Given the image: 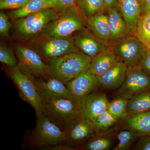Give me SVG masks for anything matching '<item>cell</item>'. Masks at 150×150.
Returning a JSON list of instances; mask_svg holds the SVG:
<instances>
[{
	"label": "cell",
	"instance_id": "1",
	"mask_svg": "<svg viewBox=\"0 0 150 150\" xmlns=\"http://www.w3.org/2000/svg\"><path fill=\"white\" fill-rule=\"evenodd\" d=\"M91 58L79 51L49 59L48 75L67 83L79 75L89 71Z\"/></svg>",
	"mask_w": 150,
	"mask_h": 150
},
{
	"label": "cell",
	"instance_id": "2",
	"mask_svg": "<svg viewBox=\"0 0 150 150\" xmlns=\"http://www.w3.org/2000/svg\"><path fill=\"white\" fill-rule=\"evenodd\" d=\"M87 18L76 6L66 8L57 18L48 23L40 32L43 37H64L85 30Z\"/></svg>",
	"mask_w": 150,
	"mask_h": 150
},
{
	"label": "cell",
	"instance_id": "3",
	"mask_svg": "<svg viewBox=\"0 0 150 150\" xmlns=\"http://www.w3.org/2000/svg\"><path fill=\"white\" fill-rule=\"evenodd\" d=\"M65 8L45 9L15 20L14 28L18 34L23 38L31 37L41 30L48 23L57 18Z\"/></svg>",
	"mask_w": 150,
	"mask_h": 150
},
{
	"label": "cell",
	"instance_id": "4",
	"mask_svg": "<svg viewBox=\"0 0 150 150\" xmlns=\"http://www.w3.org/2000/svg\"><path fill=\"white\" fill-rule=\"evenodd\" d=\"M110 49L119 62L128 68L139 65L148 49L136 35H128L111 42Z\"/></svg>",
	"mask_w": 150,
	"mask_h": 150
},
{
	"label": "cell",
	"instance_id": "5",
	"mask_svg": "<svg viewBox=\"0 0 150 150\" xmlns=\"http://www.w3.org/2000/svg\"><path fill=\"white\" fill-rule=\"evenodd\" d=\"M43 112L62 121H73L81 116V105L71 98H43Z\"/></svg>",
	"mask_w": 150,
	"mask_h": 150
},
{
	"label": "cell",
	"instance_id": "6",
	"mask_svg": "<svg viewBox=\"0 0 150 150\" xmlns=\"http://www.w3.org/2000/svg\"><path fill=\"white\" fill-rule=\"evenodd\" d=\"M34 131L35 141L38 146L52 147L67 140L66 131H62L43 112L37 113Z\"/></svg>",
	"mask_w": 150,
	"mask_h": 150
},
{
	"label": "cell",
	"instance_id": "7",
	"mask_svg": "<svg viewBox=\"0 0 150 150\" xmlns=\"http://www.w3.org/2000/svg\"><path fill=\"white\" fill-rule=\"evenodd\" d=\"M10 75L25 100L35 109L36 114L43 112V101L33 77L22 71L18 67L11 69Z\"/></svg>",
	"mask_w": 150,
	"mask_h": 150
},
{
	"label": "cell",
	"instance_id": "8",
	"mask_svg": "<svg viewBox=\"0 0 150 150\" xmlns=\"http://www.w3.org/2000/svg\"><path fill=\"white\" fill-rule=\"evenodd\" d=\"M18 59V68L32 77H44L48 75V67L37 52L31 48L22 45L16 47Z\"/></svg>",
	"mask_w": 150,
	"mask_h": 150
},
{
	"label": "cell",
	"instance_id": "9",
	"mask_svg": "<svg viewBox=\"0 0 150 150\" xmlns=\"http://www.w3.org/2000/svg\"><path fill=\"white\" fill-rule=\"evenodd\" d=\"M119 88L120 96L129 99L138 93L150 89V76L140 65L129 67L124 82Z\"/></svg>",
	"mask_w": 150,
	"mask_h": 150
},
{
	"label": "cell",
	"instance_id": "10",
	"mask_svg": "<svg viewBox=\"0 0 150 150\" xmlns=\"http://www.w3.org/2000/svg\"><path fill=\"white\" fill-rule=\"evenodd\" d=\"M40 43L39 50L48 60L80 51L71 36L64 37H46Z\"/></svg>",
	"mask_w": 150,
	"mask_h": 150
},
{
	"label": "cell",
	"instance_id": "11",
	"mask_svg": "<svg viewBox=\"0 0 150 150\" xmlns=\"http://www.w3.org/2000/svg\"><path fill=\"white\" fill-rule=\"evenodd\" d=\"M98 85L97 77L88 71L70 81L66 85L73 99L81 105Z\"/></svg>",
	"mask_w": 150,
	"mask_h": 150
},
{
	"label": "cell",
	"instance_id": "12",
	"mask_svg": "<svg viewBox=\"0 0 150 150\" xmlns=\"http://www.w3.org/2000/svg\"><path fill=\"white\" fill-rule=\"evenodd\" d=\"M116 7L123 16L130 35H135L142 13L140 0H116Z\"/></svg>",
	"mask_w": 150,
	"mask_h": 150
},
{
	"label": "cell",
	"instance_id": "13",
	"mask_svg": "<svg viewBox=\"0 0 150 150\" xmlns=\"http://www.w3.org/2000/svg\"><path fill=\"white\" fill-rule=\"evenodd\" d=\"M74 40L78 49L91 58L110 48V45L88 31L81 33L74 38Z\"/></svg>",
	"mask_w": 150,
	"mask_h": 150
},
{
	"label": "cell",
	"instance_id": "14",
	"mask_svg": "<svg viewBox=\"0 0 150 150\" xmlns=\"http://www.w3.org/2000/svg\"><path fill=\"white\" fill-rule=\"evenodd\" d=\"M109 102L104 94L91 93L82 103L81 116L92 121L107 110Z\"/></svg>",
	"mask_w": 150,
	"mask_h": 150
},
{
	"label": "cell",
	"instance_id": "15",
	"mask_svg": "<svg viewBox=\"0 0 150 150\" xmlns=\"http://www.w3.org/2000/svg\"><path fill=\"white\" fill-rule=\"evenodd\" d=\"M46 80H35L34 81L41 98H72L65 84L60 80L49 76Z\"/></svg>",
	"mask_w": 150,
	"mask_h": 150
},
{
	"label": "cell",
	"instance_id": "16",
	"mask_svg": "<svg viewBox=\"0 0 150 150\" xmlns=\"http://www.w3.org/2000/svg\"><path fill=\"white\" fill-rule=\"evenodd\" d=\"M128 67L118 62L106 72L97 77L99 84L107 89L120 88L125 80Z\"/></svg>",
	"mask_w": 150,
	"mask_h": 150
},
{
	"label": "cell",
	"instance_id": "17",
	"mask_svg": "<svg viewBox=\"0 0 150 150\" xmlns=\"http://www.w3.org/2000/svg\"><path fill=\"white\" fill-rule=\"evenodd\" d=\"M106 12L111 42L119 40L130 34L125 21L116 7L108 8Z\"/></svg>",
	"mask_w": 150,
	"mask_h": 150
},
{
	"label": "cell",
	"instance_id": "18",
	"mask_svg": "<svg viewBox=\"0 0 150 150\" xmlns=\"http://www.w3.org/2000/svg\"><path fill=\"white\" fill-rule=\"evenodd\" d=\"M87 22L94 35L110 45V33L107 15L105 13L95 15L87 18Z\"/></svg>",
	"mask_w": 150,
	"mask_h": 150
},
{
	"label": "cell",
	"instance_id": "19",
	"mask_svg": "<svg viewBox=\"0 0 150 150\" xmlns=\"http://www.w3.org/2000/svg\"><path fill=\"white\" fill-rule=\"evenodd\" d=\"M118 62L110 47L91 58L89 71L97 77L106 72Z\"/></svg>",
	"mask_w": 150,
	"mask_h": 150
},
{
	"label": "cell",
	"instance_id": "20",
	"mask_svg": "<svg viewBox=\"0 0 150 150\" xmlns=\"http://www.w3.org/2000/svg\"><path fill=\"white\" fill-rule=\"evenodd\" d=\"M95 129L92 122L81 116V119L71 126L67 132V140L79 142L86 139L93 134Z\"/></svg>",
	"mask_w": 150,
	"mask_h": 150
},
{
	"label": "cell",
	"instance_id": "21",
	"mask_svg": "<svg viewBox=\"0 0 150 150\" xmlns=\"http://www.w3.org/2000/svg\"><path fill=\"white\" fill-rule=\"evenodd\" d=\"M53 8H57L54 0H30L23 7L11 11L8 15L11 18L16 20L38 11Z\"/></svg>",
	"mask_w": 150,
	"mask_h": 150
},
{
	"label": "cell",
	"instance_id": "22",
	"mask_svg": "<svg viewBox=\"0 0 150 150\" xmlns=\"http://www.w3.org/2000/svg\"><path fill=\"white\" fill-rule=\"evenodd\" d=\"M150 89L138 93L129 99L127 112L130 116L150 110Z\"/></svg>",
	"mask_w": 150,
	"mask_h": 150
},
{
	"label": "cell",
	"instance_id": "23",
	"mask_svg": "<svg viewBox=\"0 0 150 150\" xmlns=\"http://www.w3.org/2000/svg\"><path fill=\"white\" fill-rule=\"evenodd\" d=\"M127 124L138 134L150 135V110L130 116Z\"/></svg>",
	"mask_w": 150,
	"mask_h": 150
},
{
	"label": "cell",
	"instance_id": "24",
	"mask_svg": "<svg viewBox=\"0 0 150 150\" xmlns=\"http://www.w3.org/2000/svg\"><path fill=\"white\" fill-rule=\"evenodd\" d=\"M76 6L87 18L105 13L107 9L104 0H77Z\"/></svg>",
	"mask_w": 150,
	"mask_h": 150
},
{
	"label": "cell",
	"instance_id": "25",
	"mask_svg": "<svg viewBox=\"0 0 150 150\" xmlns=\"http://www.w3.org/2000/svg\"><path fill=\"white\" fill-rule=\"evenodd\" d=\"M135 35L148 49L150 48V11L143 13L137 23Z\"/></svg>",
	"mask_w": 150,
	"mask_h": 150
},
{
	"label": "cell",
	"instance_id": "26",
	"mask_svg": "<svg viewBox=\"0 0 150 150\" xmlns=\"http://www.w3.org/2000/svg\"><path fill=\"white\" fill-rule=\"evenodd\" d=\"M129 99L119 96L117 98L109 102L107 110L110 111L117 119L123 118L128 115L127 112Z\"/></svg>",
	"mask_w": 150,
	"mask_h": 150
},
{
	"label": "cell",
	"instance_id": "27",
	"mask_svg": "<svg viewBox=\"0 0 150 150\" xmlns=\"http://www.w3.org/2000/svg\"><path fill=\"white\" fill-rule=\"evenodd\" d=\"M117 120V118L107 110L91 121L95 131H102L112 126Z\"/></svg>",
	"mask_w": 150,
	"mask_h": 150
},
{
	"label": "cell",
	"instance_id": "28",
	"mask_svg": "<svg viewBox=\"0 0 150 150\" xmlns=\"http://www.w3.org/2000/svg\"><path fill=\"white\" fill-rule=\"evenodd\" d=\"M138 134L132 131H122L117 135L119 143L114 150H126L129 149L133 142L138 138Z\"/></svg>",
	"mask_w": 150,
	"mask_h": 150
},
{
	"label": "cell",
	"instance_id": "29",
	"mask_svg": "<svg viewBox=\"0 0 150 150\" xmlns=\"http://www.w3.org/2000/svg\"><path fill=\"white\" fill-rule=\"evenodd\" d=\"M0 62L11 69L18 67L13 51L8 46L3 44H1L0 46Z\"/></svg>",
	"mask_w": 150,
	"mask_h": 150
},
{
	"label": "cell",
	"instance_id": "30",
	"mask_svg": "<svg viewBox=\"0 0 150 150\" xmlns=\"http://www.w3.org/2000/svg\"><path fill=\"white\" fill-rule=\"evenodd\" d=\"M111 146V141L106 138H98L91 140L86 144L84 149L88 150H106Z\"/></svg>",
	"mask_w": 150,
	"mask_h": 150
},
{
	"label": "cell",
	"instance_id": "31",
	"mask_svg": "<svg viewBox=\"0 0 150 150\" xmlns=\"http://www.w3.org/2000/svg\"><path fill=\"white\" fill-rule=\"evenodd\" d=\"M30 0H0V9H18L23 7Z\"/></svg>",
	"mask_w": 150,
	"mask_h": 150
},
{
	"label": "cell",
	"instance_id": "32",
	"mask_svg": "<svg viewBox=\"0 0 150 150\" xmlns=\"http://www.w3.org/2000/svg\"><path fill=\"white\" fill-rule=\"evenodd\" d=\"M8 16L3 12L0 13V33L4 36H8L9 31L11 27Z\"/></svg>",
	"mask_w": 150,
	"mask_h": 150
},
{
	"label": "cell",
	"instance_id": "33",
	"mask_svg": "<svg viewBox=\"0 0 150 150\" xmlns=\"http://www.w3.org/2000/svg\"><path fill=\"white\" fill-rule=\"evenodd\" d=\"M139 65L145 72L150 76V49H148L145 53Z\"/></svg>",
	"mask_w": 150,
	"mask_h": 150
},
{
	"label": "cell",
	"instance_id": "34",
	"mask_svg": "<svg viewBox=\"0 0 150 150\" xmlns=\"http://www.w3.org/2000/svg\"><path fill=\"white\" fill-rule=\"evenodd\" d=\"M138 150H150V136L143 135L137 145Z\"/></svg>",
	"mask_w": 150,
	"mask_h": 150
},
{
	"label": "cell",
	"instance_id": "35",
	"mask_svg": "<svg viewBox=\"0 0 150 150\" xmlns=\"http://www.w3.org/2000/svg\"><path fill=\"white\" fill-rule=\"evenodd\" d=\"M77 0H54L56 7L66 8L76 6Z\"/></svg>",
	"mask_w": 150,
	"mask_h": 150
},
{
	"label": "cell",
	"instance_id": "36",
	"mask_svg": "<svg viewBox=\"0 0 150 150\" xmlns=\"http://www.w3.org/2000/svg\"><path fill=\"white\" fill-rule=\"evenodd\" d=\"M142 8V13L150 11V0H145Z\"/></svg>",
	"mask_w": 150,
	"mask_h": 150
},
{
	"label": "cell",
	"instance_id": "37",
	"mask_svg": "<svg viewBox=\"0 0 150 150\" xmlns=\"http://www.w3.org/2000/svg\"><path fill=\"white\" fill-rule=\"evenodd\" d=\"M107 8L116 7V0H104Z\"/></svg>",
	"mask_w": 150,
	"mask_h": 150
},
{
	"label": "cell",
	"instance_id": "38",
	"mask_svg": "<svg viewBox=\"0 0 150 150\" xmlns=\"http://www.w3.org/2000/svg\"><path fill=\"white\" fill-rule=\"evenodd\" d=\"M145 0H140V3H141V5H142V4H143V3H144V1Z\"/></svg>",
	"mask_w": 150,
	"mask_h": 150
},
{
	"label": "cell",
	"instance_id": "39",
	"mask_svg": "<svg viewBox=\"0 0 150 150\" xmlns=\"http://www.w3.org/2000/svg\"><path fill=\"white\" fill-rule=\"evenodd\" d=\"M149 49H150V48H149Z\"/></svg>",
	"mask_w": 150,
	"mask_h": 150
}]
</instances>
